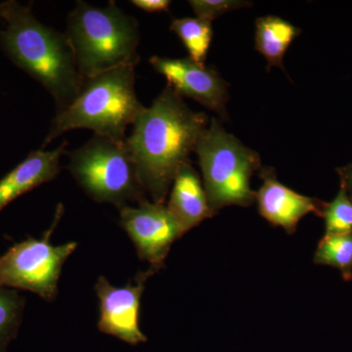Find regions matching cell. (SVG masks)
I'll return each mask as SVG.
<instances>
[{
    "label": "cell",
    "mask_w": 352,
    "mask_h": 352,
    "mask_svg": "<svg viewBox=\"0 0 352 352\" xmlns=\"http://www.w3.org/2000/svg\"><path fill=\"white\" fill-rule=\"evenodd\" d=\"M63 214L64 206L59 204L54 220L41 239L28 238L0 256V286L25 289L46 302H54L65 261L78 248L76 242L51 244V235Z\"/></svg>",
    "instance_id": "obj_7"
},
{
    "label": "cell",
    "mask_w": 352,
    "mask_h": 352,
    "mask_svg": "<svg viewBox=\"0 0 352 352\" xmlns=\"http://www.w3.org/2000/svg\"><path fill=\"white\" fill-rule=\"evenodd\" d=\"M259 176L263 185L256 192L258 212L273 226L284 228L289 235L296 232L298 222L308 214L322 217L325 203L300 195L288 188L277 179L276 171L272 168H261Z\"/></svg>",
    "instance_id": "obj_11"
},
{
    "label": "cell",
    "mask_w": 352,
    "mask_h": 352,
    "mask_svg": "<svg viewBox=\"0 0 352 352\" xmlns=\"http://www.w3.org/2000/svg\"><path fill=\"white\" fill-rule=\"evenodd\" d=\"M150 64L168 80V85L182 97H188L226 118L228 90L215 69L197 63L190 57L153 56Z\"/></svg>",
    "instance_id": "obj_10"
},
{
    "label": "cell",
    "mask_w": 352,
    "mask_h": 352,
    "mask_svg": "<svg viewBox=\"0 0 352 352\" xmlns=\"http://www.w3.org/2000/svg\"><path fill=\"white\" fill-rule=\"evenodd\" d=\"M143 108L135 92V67L99 74L83 80L75 100L56 113L43 148L65 132L82 129L124 143L127 127L132 126Z\"/></svg>",
    "instance_id": "obj_3"
},
{
    "label": "cell",
    "mask_w": 352,
    "mask_h": 352,
    "mask_svg": "<svg viewBox=\"0 0 352 352\" xmlns=\"http://www.w3.org/2000/svg\"><path fill=\"white\" fill-rule=\"evenodd\" d=\"M203 173L204 187L214 212L230 206L250 207L256 201L251 179L261 170V157L227 132L212 118L195 149Z\"/></svg>",
    "instance_id": "obj_5"
},
{
    "label": "cell",
    "mask_w": 352,
    "mask_h": 352,
    "mask_svg": "<svg viewBox=\"0 0 352 352\" xmlns=\"http://www.w3.org/2000/svg\"><path fill=\"white\" fill-rule=\"evenodd\" d=\"M197 18L212 22L224 14L252 6V2L242 0H190Z\"/></svg>",
    "instance_id": "obj_19"
},
{
    "label": "cell",
    "mask_w": 352,
    "mask_h": 352,
    "mask_svg": "<svg viewBox=\"0 0 352 352\" xmlns=\"http://www.w3.org/2000/svg\"><path fill=\"white\" fill-rule=\"evenodd\" d=\"M69 159V173L92 200L119 210L147 200L126 142L94 134Z\"/></svg>",
    "instance_id": "obj_6"
},
{
    "label": "cell",
    "mask_w": 352,
    "mask_h": 352,
    "mask_svg": "<svg viewBox=\"0 0 352 352\" xmlns=\"http://www.w3.org/2000/svg\"><path fill=\"white\" fill-rule=\"evenodd\" d=\"M82 80L124 66H138L140 29L136 18L110 1L106 7L76 1L65 32Z\"/></svg>",
    "instance_id": "obj_4"
},
{
    "label": "cell",
    "mask_w": 352,
    "mask_h": 352,
    "mask_svg": "<svg viewBox=\"0 0 352 352\" xmlns=\"http://www.w3.org/2000/svg\"><path fill=\"white\" fill-rule=\"evenodd\" d=\"M340 176V187L346 191L347 196L352 201V162L337 168Z\"/></svg>",
    "instance_id": "obj_21"
},
{
    "label": "cell",
    "mask_w": 352,
    "mask_h": 352,
    "mask_svg": "<svg viewBox=\"0 0 352 352\" xmlns=\"http://www.w3.org/2000/svg\"><path fill=\"white\" fill-rule=\"evenodd\" d=\"M120 224L135 245L139 259L157 271L163 270L171 245L185 234L164 204L147 200L138 207L120 208Z\"/></svg>",
    "instance_id": "obj_8"
},
{
    "label": "cell",
    "mask_w": 352,
    "mask_h": 352,
    "mask_svg": "<svg viewBox=\"0 0 352 352\" xmlns=\"http://www.w3.org/2000/svg\"><path fill=\"white\" fill-rule=\"evenodd\" d=\"M157 271L149 267L138 272L126 286L115 287L107 278L100 276L95 284L99 298L98 329L126 344L136 346L147 342L140 330L141 298L146 282Z\"/></svg>",
    "instance_id": "obj_9"
},
{
    "label": "cell",
    "mask_w": 352,
    "mask_h": 352,
    "mask_svg": "<svg viewBox=\"0 0 352 352\" xmlns=\"http://www.w3.org/2000/svg\"><path fill=\"white\" fill-rule=\"evenodd\" d=\"M25 298L17 292L0 286V352L17 337L22 322Z\"/></svg>",
    "instance_id": "obj_17"
},
{
    "label": "cell",
    "mask_w": 352,
    "mask_h": 352,
    "mask_svg": "<svg viewBox=\"0 0 352 352\" xmlns=\"http://www.w3.org/2000/svg\"><path fill=\"white\" fill-rule=\"evenodd\" d=\"M131 4L148 13L168 12L171 1L170 0H132Z\"/></svg>",
    "instance_id": "obj_20"
},
{
    "label": "cell",
    "mask_w": 352,
    "mask_h": 352,
    "mask_svg": "<svg viewBox=\"0 0 352 352\" xmlns=\"http://www.w3.org/2000/svg\"><path fill=\"white\" fill-rule=\"evenodd\" d=\"M300 32L298 27L277 16L256 19V50L265 58L268 69L272 67L284 69L285 54Z\"/></svg>",
    "instance_id": "obj_14"
},
{
    "label": "cell",
    "mask_w": 352,
    "mask_h": 352,
    "mask_svg": "<svg viewBox=\"0 0 352 352\" xmlns=\"http://www.w3.org/2000/svg\"><path fill=\"white\" fill-rule=\"evenodd\" d=\"M170 31L184 44L192 60L205 65L214 36L212 22L197 17L178 18L171 22Z\"/></svg>",
    "instance_id": "obj_15"
},
{
    "label": "cell",
    "mask_w": 352,
    "mask_h": 352,
    "mask_svg": "<svg viewBox=\"0 0 352 352\" xmlns=\"http://www.w3.org/2000/svg\"><path fill=\"white\" fill-rule=\"evenodd\" d=\"M322 217L325 219V236L352 232V201L342 187L335 199L324 205Z\"/></svg>",
    "instance_id": "obj_18"
},
{
    "label": "cell",
    "mask_w": 352,
    "mask_h": 352,
    "mask_svg": "<svg viewBox=\"0 0 352 352\" xmlns=\"http://www.w3.org/2000/svg\"><path fill=\"white\" fill-rule=\"evenodd\" d=\"M166 207L185 233L217 214L208 204L200 175L190 162L182 164L176 173Z\"/></svg>",
    "instance_id": "obj_13"
},
{
    "label": "cell",
    "mask_w": 352,
    "mask_h": 352,
    "mask_svg": "<svg viewBox=\"0 0 352 352\" xmlns=\"http://www.w3.org/2000/svg\"><path fill=\"white\" fill-rule=\"evenodd\" d=\"M6 29L0 31V46L9 59L41 83L56 104V113L72 103L83 80L78 75L73 50L65 34L39 22L32 3L9 0L0 3Z\"/></svg>",
    "instance_id": "obj_2"
},
{
    "label": "cell",
    "mask_w": 352,
    "mask_h": 352,
    "mask_svg": "<svg viewBox=\"0 0 352 352\" xmlns=\"http://www.w3.org/2000/svg\"><path fill=\"white\" fill-rule=\"evenodd\" d=\"M208 124L207 116L190 109L170 85L139 113L126 144L139 182L154 203L164 204L176 173L190 162Z\"/></svg>",
    "instance_id": "obj_1"
},
{
    "label": "cell",
    "mask_w": 352,
    "mask_h": 352,
    "mask_svg": "<svg viewBox=\"0 0 352 352\" xmlns=\"http://www.w3.org/2000/svg\"><path fill=\"white\" fill-rule=\"evenodd\" d=\"M67 144L65 140L55 150L30 153L22 163L0 179V212L18 197L57 177Z\"/></svg>",
    "instance_id": "obj_12"
},
{
    "label": "cell",
    "mask_w": 352,
    "mask_h": 352,
    "mask_svg": "<svg viewBox=\"0 0 352 352\" xmlns=\"http://www.w3.org/2000/svg\"><path fill=\"white\" fill-rule=\"evenodd\" d=\"M314 261L315 264L337 268L344 280H351L352 232L346 235L324 236L315 252Z\"/></svg>",
    "instance_id": "obj_16"
}]
</instances>
